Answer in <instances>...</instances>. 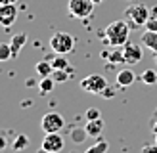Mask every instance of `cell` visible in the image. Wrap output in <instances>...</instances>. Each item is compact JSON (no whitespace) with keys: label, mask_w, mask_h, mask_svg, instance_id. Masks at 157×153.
<instances>
[{"label":"cell","mask_w":157,"mask_h":153,"mask_svg":"<svg viewBox=\"0 0 157 153\" xmlns=\"http://www.w3.org/2000/svg\"><path fill=\"white\" fill-rule=\"evenodd\" d=\"M128 35H130V25L127 19H119L113 21L105 27V42L111 48H119L128 42Z\"/></svg>","instance_id":"obj_1"},{"label":"cell","mask_w":157,"mask_h":153,"mask_svg":"<svg viewBox=\"0 0 157 153\" xmlns=\"http://www.w3.org/2000/svg\"><path fill=\"white\" fill-rule=\"evenodd\" d=\"M150 8H147L146 4L142 2H130V6L124 10V19L128 21L130 27H142L146 25V21L150 19Z\"/></svg>","instance_id":"obj_2"},{"label":"cell","mask_w":157,"mask_h":153,"mask_svg":"<svg viewBox=\"0 0 157 153\" xmlns=\"http://www.w3.org/2000/svg\"><path fill=\"white\" fill-rule=\"evenodd\" d=\"M50 48L56 54H69L75 48V38H73V35L65 33V31H58L50 38Z\"/></svg>","instance_id":"obj_3"},{"label":"cell","mask_w":157,"mask_h":153,"mask_svg":"<svg viewBox=\"0 0 157 153\" xmlns=\"http://www.w3.org/2000/svg\"><path fill=\"white\" fill-rule=\"evenodd\" d=\"M105 88H107L105 76L104 75H98V73L88 75V76H84V79L81 80V90L88 92V94H101Z\"/></svg>","instance_id":"obj_4"},{"label":"cell","mask_w":157,"mask_h":153,"mask_svg":"<svg viewBox=\"0 0 157 153\" xmlns=\"http://www.w3.org/2000/svg\"><path fill=\"white\" fill-rule=\"evenodd\" d=\"M67 10H69V13H71V17L84 19V17H88V15L92 13L94 2L92 0H69Z\"/></svg>","instance_id":"obj_5"},{"label":"cell","mask_w":157,"mask_h":153,"mask_svg":"<svg viewBox=\"0 0 157 153\" xmlns=\"http://www.w3.org/2000/svg\"><path fill=\"white\" fill-rule=\"evenodd\" d=\"M63 126H65V119L61 117L58 111H48L42 117V121H40V128L44 130V134H48V132H59Z\"/></svg>","instance_id":"obj_6"},{"label":"cell","mask_w":157,"mask_h":153,"mask_svg":"<svg viewBox=\"0 0 157 153\" xmlns=\"http://www.w3.org/2000/svg\"><path fill=\"white\" fill-rule=\"evenodd\" d=\"M40 147L48 153H59L63 149V138L59 136V132H48V134H44Z\"/></svg>","instance_id":"obj_7"},{"label":"cell","mask_w":157,"mask_h":153,"mask_svg":"<svg viewBox=\"0 0 157 153\" xmlns=\"http://www.w3.org/2000/svg\"><path fill=\"white\" fill-rule=\"evenodd\" d=\"M123 56H124V63H128V65L140 63V61H142V56H144L142 46L134 44V42H127L123 46Z\"/></svg>","instance_id":"obj_8"},{"label":"cell","mask_w":157,"mask_h":153,"mask_svg":"<svg viewBox=\"0 0 157 153\" xmlns=\"http://www.w3.org/2000/svg\"><path fill=\"white\" fill-rule=\"evenodd\" d=\"M17 19V8L15 4H0V25L12 27Z\"/></svg>","instance_id":"obj_9"},{"label":"cell","mask_w":157,"mask_h":153,"mask_svg":"<svg viewBox=\"0 0 157 153\" xmlns=\"http://www.w3.org/2000/svg\"><path fill=\"white\" fill-rule=\"evenodd\" d=\"M84 128H86V132H88L90 138H100L101 132H104V121H101V117L94 119V121H88L84 125Z\"/></svg>","instance_id":"obj_10"},{"label":"cell","mask_w":157,"mask_h":153,"mask_svg":"<svg viewBox=\"0 0 157 153\" xmlns=\"http://www.w3.org/2000/svg\"><path fill=\"white\" fill-rule=\"evenodd\" d=\"M140 42H142V46H146V48H150L151 52L157 54V31H144L142 33V38H140Z\"/></svg>","instance_id":"obj_11"},{"label":"cell","mask_w":157,"mask_h":153,"mask_svg":"<svg viewBox=\"0 0 157 153\" xmlns=\"http://www.w3.org/2000/svg\"><path fill=\"white\" fill-rule=\"evenodd\" d=\"M134 80H136V75L132 73L130 69H123V71L117 73V84H119V86H123V88L130 86Z\"/></svg>","instance_id":"obj_12"},{"label":"cell","mask_w":157,"mask_h":153,"mask_svg":"<svg viewBox=\"0 0 157 153\" xmlns=\"http://www.w3.org/2000/svg\"><path fill=\"white\" fill-rule=\"evenodd\" d=\"M25 42H27V35H25V33H19V35L12 36L10 46H12L13 58H15V56H19V52H21V48H23V46H25Z\"/></svg>","instance_id":"obj_13"},{"label":"cell","mask_w":157,"mask_h":153,"mask_svg":"<svg viewBox=\"0 0 157 153\" xmlns=\"http://www.w3.org/2000/svg\"><path fill=\"white\" fill-rule=\"evenodd\" d=\"M71 75H73V69L67 67V69H54L50 76H52L56 82H65V80L71 79Z\"/></svg>","instance_id":"obj_14"},{"label":"cell","mask_w":157,"mask_h":153,"mask_svg":"<svg viewBox=\"0 0 157 153\" xmlns=\"http://www.w3.org/2000/svg\"><path fill=\"white\" fill-rule=\"evenodd\" d=\"M35 69H36L38 76H50L52 71H54V67H52V63H50V59H42V61H38Z\"/></svg>","instance_id":"obj_15"},{"label":"cell","mask_w":157,"mask_h":153,"mask_svg":"<svg viewBox=\"0 0 157 153\" xmlns=\"http://www.w3.org/2000/svg\"><path fill=\"white\" fill-rule=\"evenodd\" d=\"M54 84H56V80H54L52 76H42L40 82H38V90H40V94H50V92L54 90Z\"/></svg>","instance_id":"obj_16"},{"label":"cell","mask_w":157,"mask_h":153,"mask_svg":"<svg viewBox=\"0 0 157 153\" xmlns=\"http://www.w3.org/2000/svg\"><path fill=\"white\" fill-rule=\"evenodd\" d=\"M12 147L15 151H23V149H27L29 147V136L27 134H19V136H15V140L12 144Z\"/></svg>","instance_id":"obj_17"},{"label":"cell","mask_w":157,"mask_h":153,"mask_svg":"<svg viewBox=\"0 0 157 153\" xmlns=\"http://www.w3.org/2000/svg\"><path fill=\"white\" fill-rule=\"evenodd\" d=\"M107 149H109V144L105 140H101V136H100V140L94 144V145H90L84 153H107Z\"/></svg>","instance_id":"obj_18"},{"label":"cell","mask_w":157,"mask_h":153,"mask_svg":"<svg viewBox=\"0 0 157 153\" xmlns=\"http://www.w3.org/2000/svg\"><path fill=\"white\" fill-rule=\"evenodd\" d=\"M12 58H13V52H12L10 42H0V63L10 61Z\"/></svg>","instance_id":"obj_19"},{"label":"cell","mask_w":157,"mask_h":153,"mask_svg":"<svg viewBox=\"0 0 157 153\" xmlns=\"http://www.w3.org/2000/svg\"><path fill=\"white\" fill-rule=\"evenodd\" d=\"M107 61H109L111 65H121V63H124L123 50H117V48H113L111 52H109V56H107Z\"/></svg>","instance_id":"obj_20"},{"label":"cell","mask_w":157,"mask_h":153,"mask_svg":"<svg viewBox=\"0 0 157 153\" xmlns=\"http://www.w3.org/2000/svg\"><path fill=\"white\" fill-rule=\"evenodd\" d=\"M140 80H142L144 84H150V86H153V84H157V73L153 71V69H146V71L140 75Z\"/></svg>","instance_id":"obj_21"},{"label":"cell","mask_w":157,"mask_h":153,"mask_svg":"<svg viewBox=\"0 0 157 153\" xmlns=\"http://www.w3.org/2000/svg\"><path fill=\"white\" fill-rule=\"evenodd\" d=\"M50 63H52L54 69H67V67H69V61H67V58H65V54H58L56 58L50 59Z\"/></svg>","instance_id":"obj_22"},{"label":"cell","mask_w":157,"mask_h":153,"mask_svg":"<svg viewBox=\"0 0 157 153\" xmlns=\"http://www.w3.org/2000/svg\"><path fill=\"white\" fill-rule=\"evenodd\" d=\"M86 136H88V132H86V128H73L71 130V140L75 142V144H82L84 140H86Z\"/></svg>","instance_id":"obj_23"},{"label":"cell","mask_w":157,"mask_h":153,"mask_svg":"<svg viewBox=\"0 0 157 153\" xmlns=\"http://www.w3.org/2000/svg\"><path fill=\"white\" fill-rule=\"evenodd\" d=\"M84 117H86V121H94V119H100L101 115H100V109H96V107H90V109L84 113Z\"/></svg>","instance_id":"obj_24"},{"label":"cell","mask_w":157,"mask_h":153,"mask_svg":"<svg viewBox=\"0 0 157 153\" xmlns=\"http://www.w3.org/2000/svg\"><path fill=\"white\" fill-rule=\"evenodd\" d=\"M147 31H157V15H150V19L146 21V25H144Z\"/></svg>","instance_id":"obj_25"},{"label":"cell","mask_w":157,"mask_h":153,"mask_svg":"<svg viewBox=\"0 0 157 153\" xmlns=\"http://www.w3.org/2000/svg\"><path fill=\"white\" fill-rule=\"evenodd\" d=\"M142 153H157V142L155 144H146L142 147Z\"/></svg>","instance_id":"obj_26"},{"label":"cell","mask_w":157,"mask_h":153,"mask_svg":"<svg viewBox=\"0 0 157 153\" xmlns=\"http://www.w3.org/2000/svg\"><path fill=\"white\" fill-rule=\"evenodd\" d=\"M6 145H8V140H6V134L0 130V151L6 149Z\"/></svg>","instance_id":"obj_27"},{"label":"cell","mask_w":157,"mask_h":153,"mask_svg":"<svg viewBox=\"0 0 157 153\" xmlns=\"http://www.w3.org/2000/svg\"><path fill=\"white\" fill-rule=\"evenodd\" d=\"M100 96H104V98H113V90H111V88H109V86H107V88H105L104 92H101V94H100Z\"/></svg>","instance_id":"obj_28"},{"label":"cell","mask_w":157,"mask_h":153,"mask_svg":"<svg viewBox=\"0 0 157 153\" xmlns=\"http://www.w3.org/2000/svg\"><path fill=\"white\" fill-rule=\"evenodd\" d=\"M17 0H0V4H15Z\"/></svg>","instance_id":"obj_29"},{"label":"cell","mask_w":157,"mask_h":153,"mask_svg":"<svg viewBox=\"0 0 157 153\" xmlns=\"http://www.w3.org/2000/svg\"><path fill=\"white\" fill-rule=\"evenodd\" d=\"M151 15H157V6H155L153 10H151Z\"/></svg>","instance_id":"obj_30"},{"label":"cell","mask_w":157,"mask_h":153,"mask_svg":"<svg viewBox=\"0 0 157 153\" xmlns=\"http://www.w3.org/2000/svg\"><path fill=\"white\" fill-rule=\"evenodd\" d=\"M92 2H94V4H101V2H104V0H92Z\"/></svg>","instance_id":"obj_31"},{"label":"cell","mask_w":157,"mask_h":153,"mask_svg":"<svg viewBox=\"0 0 157 153\" xmlns=\"http://www.w3.org/2000/svg\"><path fill=\"white\" fill-rule=\"evenodd\" d=\"M153 132L157 134V122H155V125H153Z\"/></svg>","instance_id":"obj_32"},{"label":"cell","mask_w":157,"mask_h":153,"mask_svg":"<svg viewBox=\"0 0 157 153\" xmlns=\"http://www.w3.org/2000/svg\"><path fill=\"white\" fill-rule=\"evenodd\" d=\"M38 153H48V151H44V149H42V147H40V151H38Z\"/></svg>","instance_id":"obj_33"},{"label":"cell","mask_w":157,"mask_h":153,"mask_svg":"<svg viewBox=\"0 0 157 153\" xmlns=\"http://www.w3.org/2000/svg\"><path fill=\"white\" fill-rule=\"evenodd\" d=\"M153 59H155V63H157V54H155V58H153Z\"/></svg>","instance_id":"obj_34"},{"label":"cell","mask_w":157,"mask_h":153,"mask_svg":"<svg viewBox=\"0 0 157 153\" xmlns=\"http://www.w3.org/2000/svg\"><path fill=\"white\" fill-rule=\"evenodd\" d=\"M128 2H136V0H128Z\"/></svg>","instance_id":"obj_35"},{"label":"cell","mask_w":157,"mask_h":153,"mask_svg":"<svg viewBox=\"0 0 157 153\" xmlns=\"http://www.w3.org/2000/svg\"><path fill=\"white\" fill-rule=\"evenodd\" d=\"M155 140H157V134H155Z\"/></svg>","instance_id":"obj_36"},{"label":"cell","mask_w":157,"mask_h":153,"mask_svg":"<svg viewBox=\"0 0 157 153\" xmlns=\"http://www.w3.org/2000/svg\"><path fill=\"white\" fill-rule=\"evenodd\" d=\"M155 115H157V113H155Z\"/></svg>","instance_id":"obj_37"}]
</instances>
